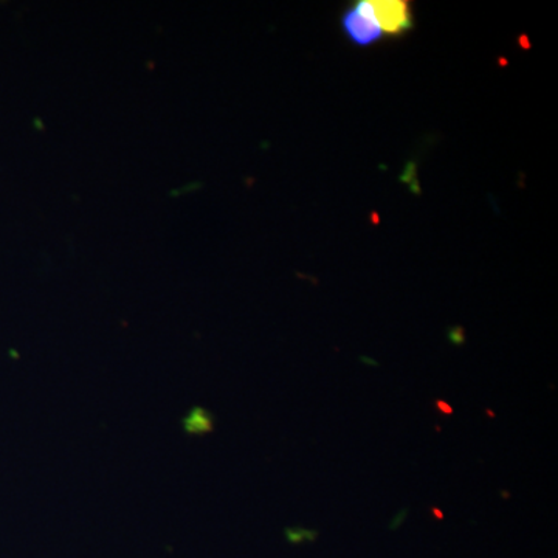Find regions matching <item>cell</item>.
Wrapping results in <instances>:
<instances>
[{
  "label": "cell",
  "mask_w": 558,
  "mask_h": 558,
  "mask_svg": "<svg viewBox=\"0 0 558 558\" xmlns=\"http://www.w3.org/2000/svg\"><path fill=\"white\" fill-rule=\"evenodd\" d=\"M438 405H439V410H444V411H446V413H451L450 407H446L447 403L439 402Z\"/></svg>",
  "instance_id": "4"
},
{
  "label": "cell",
  "mask_w": 558,
  "mask_h": 558,
  "mask_svg": "<svg viewBox=\"0 0 558 558\" xmlns=\"http://www.w3.org/2000/svg\"><path fill=\"white\" fill-rule=\"evenodd\" d=\"M451 340H453L454 343H457V344H461L462 341H464V339H462L461 332H459V330H458V332L451 333Z\"/></svg>",
  "instance_id": "3"
},
{
  "label": "cell",
  "mask_w": 558,
  "mask_h": 558,
  "mask_svg": "<svg viewBox=\"0 0 558 558\" xmlns=\"http://www.w3.org/2000/svg\"><path fill=\"white\" fill-rule=\"evenodd\" d=\"M341 25L349 40L355 46L368 47L384 38L379 25L374 20L369 0H359L352 9L344 11Z\"/></svg>",
  "instance_id": "1"
},
{
  "label": "cell",
  "mask_w": 558,
  "mask_h": 558,
  "mask_svg": "<svg viewBox=\"0 0 558 558\" xmlns=\"http://www.w3.org/2000/svg\"><path fill=\"white\" fill-rule=\"evenodd\" d=\"M369 3L384 35L400 36L414 27L413 11L405 0H369Z\"/></svg>",
  "instance_id": "2"
}]
</instances>
